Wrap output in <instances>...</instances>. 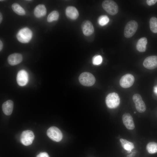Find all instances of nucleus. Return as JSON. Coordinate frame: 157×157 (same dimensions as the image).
Masks as SVG:
<instances>
[{
	"instance_id": "obj_3",
	"label": "nucleus",
	"mask_w": 157,
	"mask_h": 157,
	"mask_svg": "<svg viewBox=\"0 0 157 157\" xmlns=\"http://www.w3.org/2000/svg\"><path fill=\"white\" fill-rule=\"evenodd\" d=\"M32 36L31 31L27 28H24L19 31L17 35V38L20 42L26 43L31 40Z\"/></svg>"
},
{
	"instance_id": "obj_29",
	"label": "nucleus",
	"mask_w": 157,
	"mask_h": 157,
	"mask_svg": "<svg viewBox=\"0 0 157 157\" xmlns=\"http://www.w3.org/2000/svg\"><path fill=\"white\" fill-rule=\"evenodd\" d=\"M3 47V43L1 41V40H0V51H1L2 50Z\"/></svg>"
},
{
	"instance_id": "obj_20",
	"label": "nucleus",
	"mask_w": 157,
	"mask_h": 157,
	"mask_svg": "<svg viewBox=\"0 0 157 157\" xmlns=\"http://www.w3.org/2000/svg\"><path fill=\"white\" fill-rule=\"evenodd\" d=\"M12 8L14 11L19 15H23L25 14L24 9L17 3H13L12 5Z\"/></svg>"
},
{
	"instance_id": "obj_9",
	"label": "nucleus",
	"mask_w": 157,
	"mask_h": 157,
	"mask_svg": "<svg viewBox=\"0 0 157 157\" xmlns=\"http://www.w3.org/2000/svg\"><path fill=\"white\" fill-rule=\"evenodd\" d=\"M134 81V77L132 75L127 74L121 78L119 81V84L123 88H129L133 85Z\"/></svg>"
},
{
	"instance_id": "obj_30",
	"label": "nucleus",
	"mask_w": 157,
	"mask_h": 157,
	"mask_svg": "<svg viewBox=\"0 0 157 157\" xmlns=\"http://www.w3.org/2000/svg\"><path fill=\"white\" fill-rule=\"evenodd\" d=\"M154 92L157 95V86H155L154 88Z\"/></svg>"
},
{
	"instance_id": "obj_24",
	"label": "nucleus",
	"mask_w": 157,
	"mask_h": 157,
	"mask_svg": "<svg viewBox=\"0 0 157 157\" xmlns=\"http://www.w3.org/2000/svg\"><path fill=\"white\" fill-rule=\"evenodd\" d=\"M109 21V18L106 15H101L98 19V22L99 25L101 26H104L106 25Z\"/></svg>"
},
{
	"instance_id": "obj_6",
	"label": "nucleus",
	"mask_w": 157,
	"mask_h": 157,
	"mask_svg": "<svg viewBox=\"0 0 157 157\" xmlns=\"http://www.w3.org/2000/svg\"><path fill=\"white\" fill-rule=\"evenodd\" d=\"M47 135L52 140L57 142L62 139L63 134L60 130L55 126H51L48 129L47 132Z\"/></svg>"
},
{
	"instance_id": "obj_31",
	"label": "nucleus",
	"mask_w": 157,
	"mask_h": 157,
	"mask_svg": "<svg viewBox=\"0 0 157 157\" xmlns=\"http://www.w3.org/2000/svg\"><path fill=\"white\" fill-rule=\"evenodd\" d=\"M2 19V16L1 13H0V22L1 23Z\"/></svg>"
},
{
	"instance_id": "obj_18",
	"label": "nucleus",
	"mask_w": 157,
	"mask_h": 157,
	"mask_svg": "<svg viewBox=\"0 0 157 157\" xmlns=\"http://www.w3.org/2000/svg\"><path fill=\"white\" fill-rule=\"evenodd\" d=\"M147 43V38L142 37L139 39L137 42L136 48L139 52H144L146 49V45Z\"/></svg>"
},
{
	"instance_id": "obj_8",
	"label": "nucleus",
	"mask_w": 157,
	"mask_h": 157,
	"mask_svg": "<svg viewBox=\"0 0 157 157\" xmlns=\"http://www.w3.org/2000/svg\"><path fill=\"white\" fill-rule=\"evenodd\" d=\"M132 99L135 104L136 110L140 113L144 112L146 109V106L144 101L142 100L141 96L139 94H134Z\"/></svg>"
},
{
	"instance_id": "obj_5",
	"label": "nucleus",
	"mask_w": 157,
	"mask_h": 157,
	"mask_svg": "<svg viewBox=\"0 0 157 157\" xmlns=\"http://www.w3.org/2000/svg\"><path fill=\"white\" fill-rule=\"evenodd\" d=\"M138 24L134 20L130 21L126 24L124 31V36L129 38L133 36L136 32L138 27Z\"/></svg>"
},
{
	"instance_id": "obj_22",
	"label": "nucleus",
	"mask_w": 157,
	"mask_h": 157,
	"mask_svg": "<svg viewBox=\"0 0 157 157\" xmlns=\"http://www.w3.org/2000/svg\"><path fill=\"white\" fill-rule=\"evenodd\" d=\"M150 28L151 31L154 33H157V18L155 17H152L150 19Z\"/></svg>"
},
{
	"instance_id": "obj_25",
	"label": "nucleus",
	"mask_w": 157,
	"mask_h": 157,
	"mask_svg": "<svg viewBox=\"0 0 157 157\" xmlns=\"http://www.w3.org/2000/svg\"><path fill=\"white\" fill-rule=\"evenodd\" d=\"M102 61V56L99 55H96L92 58V62L93 65H98L101 64Z\"/></svg>"
},
{
	"instance_id": "obj_4",
	"label": "nucleus",
	"mask_w": 157,
	"mask_h": 157,
	"mask_svg": "<svg viewBox=\"0 0 157 157\" xmlns=\"http://www.w3.org/2000/svg\"><path fill=\"white\" fill-rule=\"evenodd\" d=\"M105 101L106 105L108 108H114L119 106L120 103V98L117 93L112 92L107 95Z\"/></svg>"
},
{
	"instance_id": "obj_14",
	"label": "nucleus",
	"mask_w": 157,
	"mask_h": 157,
	"mask_svg": "<svg viewBox=\"0 0 157 157\" xmlns=\"http://www.w3.org/2000/svg\"><path fill=\"white\" fill-rule=\"evenodd\" d=\"M22 56L21 54L15 53L8 56V61L10 65L14 66L20 63L22 61Z\"/></svg>"
},
{
	"instance_id": "obj_11",
	"label": "nucleus",
	"mask_w": 157,
	"mask_h": 157,
	"mask_svg": "<svg viewBox=\"0 0 157 157\" xmlns=\"http://www.w3.org/2000/svg\"><path fill=\"white\" fill-rule=\"evenodd\" d=\"M81 28L83 33L86 36L90 35L94 31L92 24L88 20H85L83 22L81 25Z\"/></svg>"
},
{
	"instance_id": "obj_10",
	"label": "nucleus",
	"mask_w": 157,
	"mask_h": 157,
	"mask_svg": "<svg viewBox=\"0 0 157 157\" xmlns=\"http://www.w3.org/2000/svg\"><path fill=\"white\" fill-rule=\"evenodd\" d=\"M143 65L149 69H153L157 67V56H151L147 57L143 63Z\"/></svg>"
},
{
	"instance_id": "obj_19",
	"label": "nucleus",
	"mask_w": 157,
	"mask_h": 157,
	"mask_svg": "<svg viewBox=\"0 0 157 157\" xmlns=\"http://www.w3.org/2000/svg\"><path fill=\"white\" fill-rule=\"evenodd\" d=\"M120 141L122 147L125 150L127 151L128 153L131 152V150L134 148L133 144L127 140L123 138H121Z\"/></svg>"
},
{
	"instance_id": "obj_21",
	"label": "nucleus",
	"mask_w": 157,
	"mask_h": 157,
	"mask_svg": "<svg viewBox=\"0 0 157 157\" xmlns=\"http://www.w3.org/2000/svg\"><path fill=\"white\" fill-rule=\"evenodd\" d=\"M147 150L150 154H153L157 153V143L154 142L149 143L146 146Z\"/></svg>"
},
{
	"instance_id": "obj_2",
	"label": "nucleus",
	"mask_w": 157,
	"mask_h": 157,
	"mask_svg": "<svg viewBox=\"0 0 157 157\" xmlns=\"http://www.w3.org/2000/svg\"><path fill=\"white\" fill-rule=\"evenodd\" d=\"M78 79L80 83L86 86H90L93 85L95 82V78L91 73L85 72L80 75Z\"/></svg>"
},
{
	"instance_id": "obj_13",
	"label": "nucleus",
	"mask_w": 157,
	"mask_h": 157,
	"mask_svg": "<svg viewBox=\"0 0 157 157\" xmlns=\"http://www.w3.org/2000/svg\"><path fill=\"white\" fill-rule=\"evenodd\" d=\"M122 120L124 124L127 129L130 130L134 129L135 125L133 118L130 114H124L122 116Z\"/></svg>"
},
{
	"instance_id": "obj_32",
	"label": "nucleus",
	"mask_w": 157,
	"mask_h": 157,
	"mask_svg": "<svg viewBox=\"0 0 157 157\" xmlns=\"http://www.w3.org/2000/svg\"><path fill=\"white\" fill-rule=\"evenodd\" d=\"M136 113V112H134V113Z\"/></svg>"
},
{
	"instance_id": "obj_26",
	"label": "nucleus",
	"mask_w": 157,
	"mask_h": 157,
	"mask_svg": "<svg viewBox=\"0 0 157 157\" xmlns=\"http://www.w3.org/2000/svg\"><path fill=\"white\" fill-rule=\"evenodd\" d=\"M36 157H49V156L47 153L42 152L38 154Z\"/></svg>"
},
{
	"instance_id": "obj_12",
	"label": "nucleus",
	"mask_w": 157,
	"mask_h": 157,
	"mask_svg": "<svg viewBox=\"0 0 157 157\" xmlns=\"http://www.w3.org/2000/svg\"><path fill=\"white\" fill-rule=\"evenodd\" d=\"M28 81V75L27 72L22 70L18 72L17 76V81L18 84L20 86L25 85Z\"/></svg>"
},
{
	"instance_id": "obj_7",
	"label": "nucleus",
	"mask_w": 157,
	"mask_h": 157,
	"mask_svg": "<svg viewBox=\"0 0 157 157\" xmlns=\"http://www.w3.org/2000/svg\"><path fill=\"white\" fill-rule=\"evenodd\" d=\"M35 137L33 132L30 130L24 131L22 133L20 140L22 143L27 146L32 144Z\"/></svg>"
},
{
	"instance_id": "obj_15",
	"label": "nucleus",
	"mask_w": 157,
	"mask_h": 157,
	"mask_svg": "<svg viewBox=\"0 0 157 157\" xmlns=\"http://www.w3.org/2000/svg\"><path fill=\"white\" fill-rule=\"evenodd\" d=\"M65 14L67 17L72 19H76L79 16L77 10L73 6H69L66 8Z\"/></svg>"
},
{
	"instance_id": "obj_17",
	"label": "nucleus",
	"mask_w": 157,
	"mask_h": 157,
	"mask_svg": "<svg viewBox=\"0 0 157 157\" xmlns=\"http://www.w3.org/2000/svg\"><path fill=\"white\" fill-rule=\"evenodd\" d=\"M35 16L37 18H40L45 16L47 13V10L43 4H39L35 8L34 11Z\"/></svg>"
},
{
	"instance_id": "obj_28",
	"label": "nucleus",
	"mask_w": 157,
	"mask_h": 157,
	"mask_svg": "<svg viewBox=\"0 0 157 157\" xmlns=\"http://www.w3.org/2000/svg\"><path fill=\"white\" fill-rule=\"evenodd\" d=\"M136 153L135 151L132 152L131 153L127 156V157H134Z\"/></svg>"
},
{
	"instance_id": "obj_27",
	"label": "nucleus",
	"mask_w": 157,
	"mask_h": 157,
	"mask_svg": "<svg viewBox=\"0 0 157 157\" xmlns=\"http://www.w3.org/2000/svg\"><path fill=\"white\" fill-rule=\"evenodd\" d=\"M157 2V0H147L146 1L147 4L149 6L154 5Z\"/></svg>"
},
{
	"instance_id": "obj_16",
	"label": "nucleus",
	"mask_w": 157,
	"mask_h": 157,
	"mask_svg": "<svg viewBox=\"0 0 157 157\" xmlns=\"http://www.w3.org/2000/svg\"><path fill=\"white\" fill-rule=\"evenodd\" d=\"M13 103L11 100H8L2 104V109L4 113L6 115H10L13 111Z\"/></svg>"
},
{
	"instance_id": "obj_23",
	"label": "nucleus",
	"mask_w": 157,
	"mask_h": 157,
	"mask_svg": "<svg viewBox=\"0 0 157 157\" xmlns=\"http://www.w3.org/2000/svg\"><path fill=\"white\" fill-rule=\"evenodd\" d=\"M59 17L58 12L56 10L53 11L49 15L47 18V21L50 22L53 21H56L58 19Z\"/></svg>"
},
{
	"instance_id": "obj_1",
	"label": "nucleus",
	"mask_w": 157,
	"mask_h": 157,
	"mask_svg": "<svg viewBox=\"0 0 157 157\" xmlns=\"http://www.w3.org/2000/svg\"><path fill=\"white\" fill-rule=\"evenodd\" d=\"M103 9L109 14L114 15L118 12V7L116 3L113 1L104 0L102 3Z\"/></svg>"
}]
</instances>
